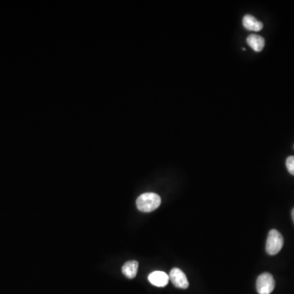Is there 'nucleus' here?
Here are the masks:
<instances>
[{
    "label": "nucleus",
    "mask_w": 294,
    "mask_h": 294,
    "mask_svg": "<svg viewBox=\"0 0 294 294\" xmlns=\"http://www.w3.org/2000/svg\"><path fill=\"white\" fill-rule=\"evenodd\" d=\"M137 271H138V262L137 261H127L126 263L122 265V274L129 279L136 277Z\"/></svg>",
    "instance_id": "6e6552de"
},
{
    "label": "nucleus",
    "mask_w": 294,
    "mask_h": 294,
    "mask_svg": "<svg viewBox=\"0 0 294 294\" xmlns=\"http://www.w3.org/2000/svg\"><path fill=\"white\" fill-rule=\"evenodd\" d=\"M292 220H293V223H294V208H293V209H292Z\"/></svg>",
    "instance_id": "9d476101"
},
{
    "label": "nucleus",
    "mask_w": 294,
    "mask_h": 294,
    "mask_svg": "<svg viewBox=\"0 0 294 294\" xmlns=\"http://www.w3.org/2000/svg\"><path fill=\"white\" fill-rule=\"evenodd\" d=\"M247 43L255 52H261L265 47V39L258 35H250L248 36Z\"/></svg>",
    "instance_id": "0eeeda50"
},
{
    "label": "nucleus",
    "mask_w": 294,
    "mask_h": 294,
    "mask_svg": "<svg viewBox=\"0 0 294 294\" xmlns=\"http://www.w3.org/2000/svg\"><path fill=\"white\" fill-rule=\"evenodd\" d=\"M243 24L249 31H260L263 28V24L252 15H245L243 18Z\"/></svg>",
    "instance_id": "423d86ee"
},
{
    "label": "nucleus",
    "mask_w": 294,
    "mask_h": 294,
    "mask_svg": "<svg viewBox=\"0 0 294 294\" xmlns=\"http://www.w3.org/2000/svg\"><path fill=\"white\" fill-rule=\"evenodd\" d=\"M169 279L177 288L186 289L189 287V282L186 275L182 270L178 268H174L172 270L169 274Z\"/></svg>",
    "instance_id": "20e7f679"
},
{
    "label": "nucleus",
    "mask_w": 294,
    "mask_h": 294,
    "mask_svg": "<svg viewBox=\"0 0 294 294\" xmlns=\"http://www.w3.org/2000/svg\"><path fill=\"white\" fill-rule=\"evenodd\" d=\"M150 283L156 287H165L169 281V276L165 272H154L148 277Z\"/></svg>",
    "instance_id": "39448f33"
},
{
    "label": "nucleus",
    "mask_w": 294,
    "mask_h": 294,
    "mask_svg": "<svg viewBox=\"0 0 294 294\" xmlns=\"http://www.w3.org/2000/svg\"><path fill=\"white\" fill-rule=\"evenodd\" d=\"M161 204V198L155 193H144L137 200V207L143 212H151L159 208Z\"/></svg>",
    "instance_id": "f257e3e1"
},
{
    "label": "nucleus",
    "mask_w": 294,
    "mask_h": 294,
    "mask_svg": "<svg viewBox=\"0 0 294 294\" xmlns=\"http://www.w3.org/2000/svg\"><path fill=\"white\" fill-rule=\"evenodd\" d=\"M286 167L288 173L294 176V156H289L286 159Z\"/></svg>",
    "instance_id": "1a4fd4ad"
},
{
    "label": "nucleus",
    "mask_w": 294,
    "mask_h": 294,
    "mask_svg": "<svg viewBox=\"0 0 294 294\" xmlns=\"http://www.w3.org/2000/svg\"><path fill=\"white\" fill-rule=\"evenodd\" d=\"M284 245V238L277 230H272L268 234L265 250L269 255H276Z\"/></svg>",
    "instance_id": "f03ea898"
},
{
    "label": "nucleus",
    "mask_w": 294,
    "mask_h": 294,
    "mask_svg": "<svg viewBox=\"0 0 294 294\" xmlns=\"http://www.w3.org/2000/svg\"><path fill=\"white\" fill-rule=\"evenodd\" d=\"M276 281L272 274H261L257 280V291L259 294H271L275 289Z\"/></svg>",
    "instance_id": "7ed1b4c3"
}]
</instances>
